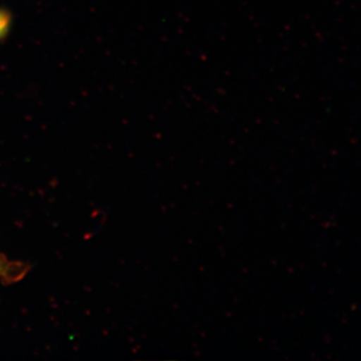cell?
I'll use <instances>...</instances> for the list:
<instances>
[{"instance_id":"7a4b0ae2","label":"cell","mask_w":361,"mask_h":361,"mask_svg":"<svg viewBox=\"0 0 361 361\" xmlns=\"http://www.w3.org/2000/svg\"><path fill=\"white\" fill-rule=\"evenodd\" d=\"M13 25V16L6 8L0 7V42L6 39Z\"/></svg>"},{"instance_id":"6da1fadb","label":"cell","mask_w":361,"mask_h":361,"mask_svg":"<svg viewBox=\"0 0 361 361\" xmlns=\"http://www.w3.org/2000/svg\"><path fill=\"white\" fill-rule=\"evenodd\" d=\"M25 274V267L23 264L8 260L6 256L0 254V279L4 281H16Z\"/></svg>"}]
</instances>
